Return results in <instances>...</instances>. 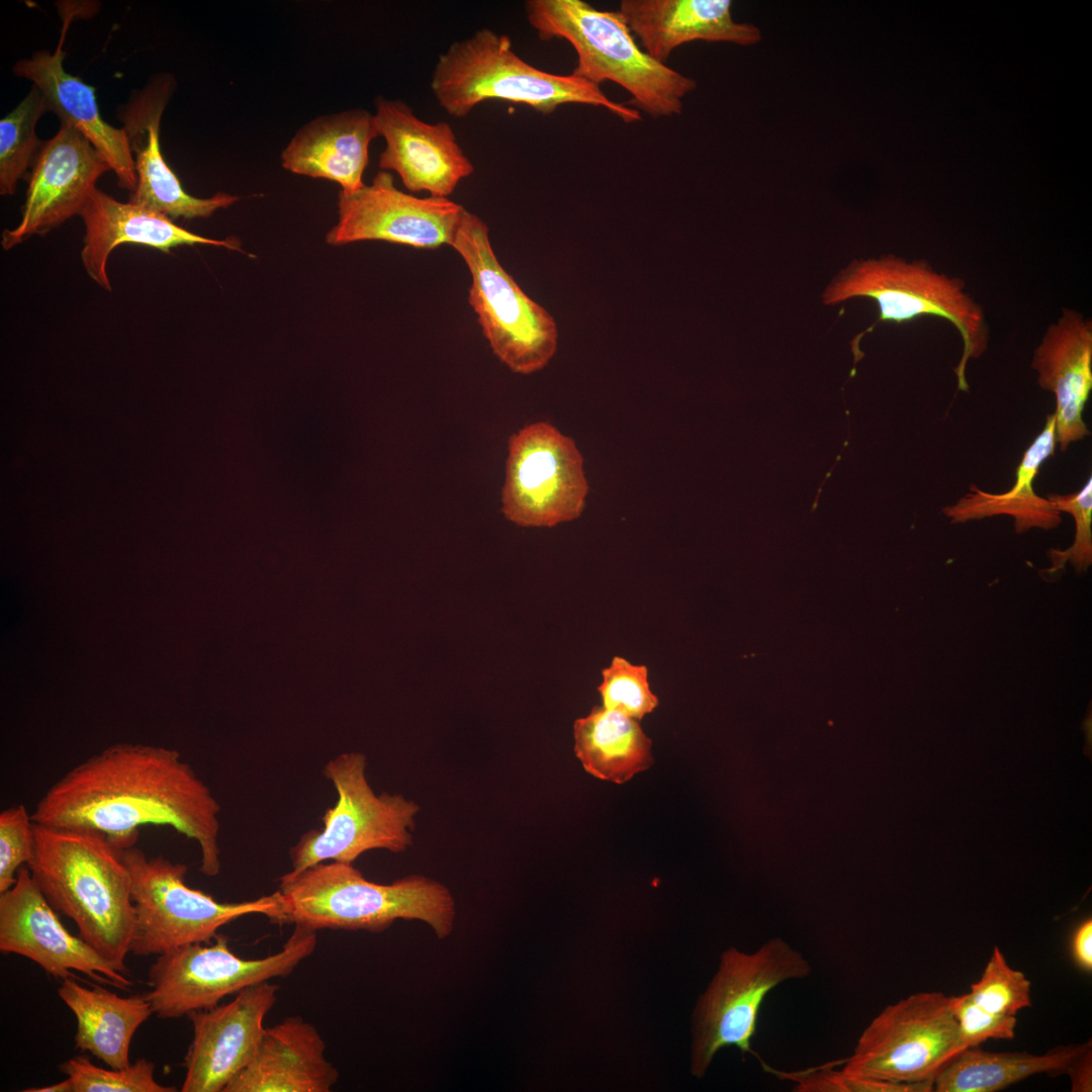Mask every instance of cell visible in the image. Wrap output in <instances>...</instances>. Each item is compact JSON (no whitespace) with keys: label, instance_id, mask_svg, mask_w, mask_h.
<instances>
[{"label":"cell","instance_id":"obj_1","mask_svg":"<svg viewBox=\"0 0 1092 1092\" xmlns=\"http://www.w3.org/2000/svg\"><path fill=\"white\" fill-rule=\"evenodd\" d=\"M219 812L209 788L176 750L118 743L67 771L31 816L49 827L99 832L121 850L134 846L141 827L169 826L197 843L200 872L215 877Z\"/></svg>","mask_w":1092,"mask_h":1092},{"label":"cell","instance_id":"obj_2","mask_svg":"<svg viewBox=\"0 0 1092 1092\" xmlns=\"http://www.w3.org/2000/svg\"><path fill=\"white\" fill-rule=\"evenodd\" d=\"M35 846L26 864L51 906L76 924L79 936L117 971L134 931L131 880L122 850L105 835L34 822Z\"/></svg>","mask_w":1092,"mask_h":1092},{"label":"cell","instance_id":"obj_3","mask_svg":"<svg viewBox=\"0 0 1092 1092\" xmlns=\"http://www.w3.org/2000/svg\"><path fill=\"white\" fill-rule=\"evenodd\" d=\"M277 924L312 930L381 932L398 919L427 923L439 939L448 937L456 919L451 891L422 875L390 884L368 881L353 863L320 862L279 879Z\"/></svg>","mask_w":1092,"mask_h":1092},{"label":"cell","instance_id":"obj_4","mask_svg":"<svg viewBox=\"0 0 1092 1092\" xmlns=\"http://www.w3.org/2000/svg\"><path fill=\"white\" fill-rule=\"evenodd\" d=\"M525 9L541 39L563 38L575 50L571 75L597 86L615 82L631 95L626 105L638 111L654 118L678 115L697 87L693 78L651 58L619 10H599L583 0H529Z\"/></svg>","mask_w":1092,"mask_h":1092},{"label":"cell","instance_id":"obj_5","mask_svg":"<svg viewBox=\"0 0 1092 1092\" xmlns=\"http://www.w3.org/2000/svg\"><path fill=\"white\" fill-rule=\"evenodd\" d=\"M431 90L439 105L456 118L495 99L525 104L543 114L563 104H587L604 107L627 123L641 120L640 111L613 101L600 86L530 65L515 53L510 36L486 27L453 42L439 56Z\"/></svg>","mask_w":1092,"mask_h":1092},{"label":"cell","instance_id":"obj_6","mask_svg":"<svg viewBox=\"0 0 1092 1092\" xmlns=\"http://www.w3.org/2000/svg\"><path fill=\"white\" fill-rule=\"evenodd\" d=\"M857 297L872 299L879 315L852 341L855 362L861 358L860 339L877 325L936 316L950 323L962 338L963 352L953 372L958 390H969L968 362L984 355L990 332L983 306L966 291L963 279L938 272L923 259L908 262L887 255L855 260L831 281L822 298L831 305Z\"/></svg>","mask_w":1092,"mask_h":1092},{"label":"cell","instance_id":"obj_7","mask_svg":"<svg viewBox=\"0 0 1092 1092\" xmlns=\"http://www.w3.org/2000/svg\"><path fill=\"white\" fill-rule=\"evenodd\" d=\"M131 880L134 931L129 952L163 954L193 944L209 943L223 925L249 914H262L276 923L278 895L256 900L219 902L185 883L187 866L163 855L148 856L131 846L122 849Z\"/></svg>","mask_w":1092,"mask_h":1092},{"label":"cell","instance_id":"obj_8","mask_svg":"<svg viewBox=\"0 0 1092 1092\" xmlns=\"http://www.w3.org/2000/svg\"><path fill=\"white\" fill-rule=\"evenodd\" d=\"M451 247L470 272L468 301L493 354L515 373L545 368L557 350L555 320L500 265L485 222L466 210Z\"/></svg>","mask_w":1092,"mask_h":1092},{"label":"cell","instance_id":"obj_9","mask_svg":"<svg viewBox=\"0 0 1092 1092\" xmlns=\"http://www.w3.org/2000/svg\"><path fill=\"white\" fill-rule=\"evenodd\" d=\"M811 973L805 956L779 936L752 952L726 949L695 1009L692 1073L704 1076L717 1052L728 1045L742 1054L751 1053L765 997L779 985L808 978Z\"/></svg>","mask_w":1092,"mask_h":1092},{"label":"cell","instance_id":"obj_10","mask_svg":"<svg viewBox=\"0 0 1092 1092\" xmlns=\"http://www.w3.org/2000/svg\"><path fill=\"white\" fill-rule=\"evenodd\" d=\"M366 765V756L360 752L342 753L326 763L324 775L335 787L338 800L325 812L323 828L307 831L291 847L289 874L329 859L353 863L372 849L400 853L413 844L420 806L399 794H375Z\"/></svg>","mask_w":1092,"mask_h":1092},{"label":"cell","instance_id":"obj_11","mask_svg":"<svg viewBox=\"0 0 1092 1092\" xmlns=\"http://www.w3.org/2000/svg\"><path fill=\"white\" fill-rule=\"evenodd\" d=\"M951 998L923 991L886 1006L862 1030L842 1070L864 1079L933 1091L938 1073L968 1049Z\"/></svg>","mask_w":1092,"mask_h":1092},{"label":"cell","instance_id":"obj_12","mask_svg":"<svg viewBox=\"0 0 1092 1092\" xmlns=\"http://www.w3.org/2000/svg\"><path fill=\"white\" fill-rule=\"evenodd\" d=\"M316 946V931L294 925L282 948L261 959L236 956L225 935L207 945L193 943L158 956L149 973L146 994L153 1014L179 1018L212 1008L226 996L274 978L290 975Z\"/></svg>","mask_w":1092,"mask_h":1092},{"label":"cell","instance_id":"obj_13","mask_svg":"<svg viewBox=\"0 0 1092 1092\" xmlns=\"http://www.w3.org/2000/svg\"><path fill=\"white\" fill-rule=\"evenodd\" d=\"M583 458L573 439L548 422L529 424L509 439L502 513L523 527H553L577 519L588 493Z\"/></svg>","mask_w":1092,"mask_h":1092},{"label":"cell","instance_id":"obj_14","mask_svg":"<svg viewBox=\"0 0 1092 1092\" xmlns=\"http://www.w3.org/2000/svg\"><path fill=\"white\" fill-rule=\"evenodd\" d=\"M466 209L448 197H418L399 190L387 171L353 193L340 192L338 222L327 243L342 246L359 241H385L437 249L452 245Z\"/></svg>","mask_w":1092,"mask_h":1092},{"label":"cell","instance_id":"obj_15","mask_svg":"<svg viewBox=\"0 0 1092 1092\" xmlns=\"http://www.w3.org/2000/svg\"><path fill=\"white\" fill-rule=\"evenodd\" d=\"M0 949L29 959L62 980L76 978V971L122 990L133 985L94 947L66 929L26 866L19 869L15 884L0 894Z\"/></svg>","mask_w":1092,"mask_h":1092},{"label":"cell","instance_id":"obj_16","mask_svg":"<svg viewBox=\"0 0 1092 1092\" xmlns=\"http://www.w3.org/2000/svg\"><path fill=\"white\" fill-rule=\"evenodd\" d=\"M111 170L104 156L72 125H60L42 142L31 166L21 218L4 230L1 245L10 250L80 215L96 181Z\"/></svg>","mask_w":1092,"mask_h":1092},{"label":"cell","instance_id":"obj_17","mask_svg":"<svg viewBox=\"0 0 1092 1092\" xmlns=\"http://www.w3.org/2000/svg\"><path fill=\"white\" fill-rule=\"evenodd\" d=\"M278 989L265 981L240 991L225 1004L187 1015L193 1039L184 1059L182 1092H223L254 1058Z\"/></svg>","mask_w":1092,"mask_h":1092},{"label":"cell","instance_id":"obj_18","mask_svg":"<svg viewBox=\"0 0 1092 1092\" xmlns=\"http://www.w3.org/2000/svg\"><path fill=\"white\" fill-rule=\"evenodd\" d=\"M375 108L378 134L385 141L379 167L394 171L408 191L448 197L473 173L448 122H426L400 100L379 97Z\"/></svg>","mask_w":1092,"mask_h":1092},{"label":"cell","instance_id":"obj_19","mask_svg":"<svg viewBox=\"0 0 1092 1092\" xmlns=\"http://www.w3.org/2000/svg\"><path fill=\"white\" fill-rule=\"evenodd\" d=\"M173 89L172 77H157L119 110L138 180L128 201L170 218L208 217L239 197L222 192L208 198L191 196L166 163L160 147V123Z\"/></svg>","mask_w":1092,"mask_h":1092},{"label":"cell","instance_id":"obj_20","mask_svg":"<svg viewBox=\"0 0 1092 1092\" xmlns=\"http://www.w3.org/2000/svg\"><path fill=\"white\" fill-rule=\"evenodd\" d=\"M1030 367L1038 386L1055 396L1056 441L1065 452L1091 434L1083 418L1092 390L1091 320L1064 307L1034 349Z\"/></svg>","mask_w":1092,"mask_h":1092},{"label":"cell","instance_id":"obj_21","mask_svg":"<svg viewBox=\"0 0 1092 1092\" xmlns=\"http://www.w3.org/2000/svg\"><path fill=\"white\" fill-rule=\"evenodd\" d=\"M69 20L64 21L62 36L54 53L36 51L30 58L17 61L13 73L31 81L44 96L48 111L54 112L62 124L72 125L82 132L104 156L118 185L132 192L138 180L124 129L104 121L97 106L95 89L64 69L63 41Z\"/></svg>","mask_w":1092,"mask_h":1092},{"label":"cell","instance_id":"obj_22","mask_svg":"<svg viewBox=\"0 0 1092 1092\" xmlns=\"http://www.w3.org/2000/svg\"><path fill=\"white\" fill-rule=\"evenodd\" d=\"M80 216L85 235L81 250L83 266L101 288L111 290L107 261L119 245L131 243L169 253L182 245H212L239 250L235 239L214 240L191 233L175 224L169 216L136 205L120 202L95 188Z\"/></svg>","mask_w":1092,"mask_h":1092},{"label":"cell","instance_id":"obj_23","mask_svg":"<svg viewBox=\"0 0 1092 1092\" xmlns=\"http://www.w3.org/2000/svg\"><path fill=\"white\" fill-rule=\"evenodd\" d=\"M730 0H623L619 12L641 48L665 64L679 46L694 40L753 46L760 29L737 22Z\"/></svg>","mask_w":1092,"mask_h":1092},{"label":"cell","instance_id":"obj_24","mask_svg":"<svg viewBox=\"0 0 1092 1092\" xmlns=\"http://www.w3.org/2000/svg\"><path fill=\"white\" fill-rule=\"evenodd\" d=\"M316 1028L299 1016L265 1028L256 1054L223 1092H329L339 1072Z\"/></svg>","mask_w":1092,"mask_h":1092},{"label":"cell","instance_id":"obj_25","mask_svg":"<svg viewBox=\"0 0 1092 1092\" xmlns=\"http://www.w3.org/2000/svg\"><path fill=\"white\" fill-rule=\"evenodd\" d=\"M376 136L375 116L365 109L320 116L303 125L282 151V167L334 181L341 192L353 193L365 185L369 145Z\"/></svg>","mask_w":1092,"mask_h":1092},{"label":"cell","instance_id":"obj_26","mask_svg":"<svg viewBox=\"0 0 1092 1092\" xmlns=\"http://www.w3.org/2000/svg\"><path fill=\"white\" fill-rule=\"evenodd\" d=\"M1057 447L1055 415L1046 416L1044 425L1023 453L1017 466L1013 485L1004 492L994 493L969 486V491L954 504L943 507L941 513L952 523L963 524L995 516L1013 519L1017 534L1031 529L1052 530L1062 523V513L1045 497L1036 493L1033 482L1042 463L1055 454Z\"/></svg>","mask_w":1092,"mask_h":1092},{"label":"cell","instance_id":"obj_27","mask_svg":"<svg viewBox=\"0 0 1092 1092\" xmlns=\"http://www.w3.org/2000/svg\"><path fill=\"white\" fill-rule=\"evenodd\" d=\"M75 979L62 980L58 989L77 1020L75 1049L109 1068H127L132 1037L153 1014L149 1000L146 995L121 997L101 987L88 988Z\"/></svg>","mask_w":1092,"mask_h":1092},{"label":"cell","instance_id":"obj_28","mask_svg":"<svg viewBox=\"0 0 1092 1092\" xmlns=\"http://www.w3.org/2000/svg\"><path fill=\"white\" fill-rule=\"evenodd\" d=\"M638 720L596 706L573 725L574 752L592 776L624 784L653 763L651 740Z\"/></svg>","mask_w":1092,"mask_h":1092},{"label":"cell","instance_id":"obj_29","mask_svg":"<svg viewBox=\"0 0 1092 1092\" xmlns=\"http://www.w3.org/2000/svg\"><path fill=\"white\" fill-rule=\"evenodd\" d=\"M1059 1046L1042 1055L991 1053L978 1046L963 1051L934 1078L935 1092H994L1037 1074H1066L1090 1043Z\"/></svg>","mask_w":1092,"mask_h":1092},{"label":"cell","instance_id":"obj_30","mask_svg":"<svg viewBox=\"0 0 1092 1092\" xmlns=\"http://www.w3.org/2000/svg\"><path fill=\"white\" fill-rule=\"evenodd\" d=\"M48 111L44 96L34 85L20 103L0 121V193L12 195L41 147L36 124Z\"/></svg>","mask_w":1092,"mask_h":1092},{"label":"cell","instance_id":"obj_31","mask_svg":"<svg viewBox=\"0 0 1092 1092\" xmlns=\"http://www.w3.org/2000/svg\"><path fill=\"white\" fill-rule=\"evenodd\" d=\"M68 1076L72 1092H175V1086L158 1083L154 1077L155 1064L139 1059L124 1069H104L95 1066L86 1056L74 1057L60 1065Z\"/></svg>","mask_w":1092,"mask_h":1092},{"label":"cell","instance_id":"obj_32","mask_svg":"<svg viewBox=\"0 0 1092 1092\" xmlns=\"http://www.w3.org/2000/svg\"><path fill=\"white\" fill-rule=\"evenodd\" d=\"M967 994L978 1006L1002 1015L1016 1016L1032 1004L1030 981L1009 966L998 946H994L981 978Z\"/></svg>","mask_w":1092,"mask_h":1092},{"label":"cell","instance_id":"obj_33","mask_svg":"<svg viewBox=\"0 0 1092 1092\" xmlns=\"http://www.w3.org/2000/svg\"><path fill=\"white\" fill-rule=\"evenodd\" d=\"M602 674L598 691L604 708L641 720L658 706L657 697L650 691L645 665L614 656Z\"/></svg>","mask_w":1092,"mask_h":1092},{"label":"cell","instance_id":"obj_34","mask_svg":"<svg viewBox=\"0 0 1092 1092\" xmlns=\"http://www.w3.org/2000/svg\"><path fill=\"white\" fill-rule=\"evenodd\" d=\"M1045 497L1058 511L1070 514L1075 521V539L1065 549H1051L1048 552L1051 561L1048 573L1063 569L1071 564L1078 572L1086 571L1092 564V478L1073 493H1049Z\"/></svg>","mask_w":1092,"mask_h":1092},{"label":"cell","instance_id":"obj_35","mask_svg":"<svg viewBox=\"0 0 1092 1092\" xmlns=\"http://www.w3.org/2000/svg\"><path fill=\"white\" fill-rule=\"evenodd\" d=\"M34 821L25 806L4 809L0 813V894L16 882L17 873L33 856Z\"/></svg>","mask_w":1092,"mask_h":1092},{"label":"cell","instance_id":"obj_36","mask_svg":"<svg viewBox=\"0 0 1092 1092\" xmlns=\"http://www.w3.org/2000/svg\"><path fill=\"white\" fill-rule=\"evenodd\" d=\"M951 1006L961 1037L968 1049L988 1039H1012L1015 1036V1015L992 1013L975 1004L967 993L952 996Z\"/></svg>","mask_w":1092,"mask_h":1092},{"label":"cell","instance_id":"obj_37","mask_svg":"<svg viewBox=\"0 0 1092 1092\" xmlns=\"http://www.w3.org/2000/svg\"><path fill=\"white\" fill-rule=\"evenodd\" d=\"M800 1092H924L919 1086L875 1081L827 1066L807 1072L786 1073Z\"/></svg>","mask_w":1092,"mask_h":1092},{"label":"cell","instance_id":"obj_38","mask_svg":"<svg viewBox=\"0 0 1092 1092\" xmlns=\"http://www.w3.org/2000/svg\"><path fill=\"white\" fill-rule=\"evenodd\" d=\"M1074 963L1084 972L1092 971V919L1086 918L1074 930L1071 940Z\"/></svg>","mask_w":1092,"mask_h":1092},{"label":"cell","instance_id":"obj_39","mask_svg":"<svg viewBox=\"0 0 1092 1092\" xmlns=\"http://www.w3.org/2000/svg\"><path fill=\"white\" fill-rule=\"evenodd\" d=\"M1066 1074L1070 1077L1073 1092L1092 1091L1091 1042L1073 1060Z\"/></svg>","mask_w":1092,"mask_h":1092},{"label":"cell","instance_id":"obj_40","mask_svg":"<svg viewBox=\"0 0 1092 1092\" xmlns=\"http://www.w3.org/2000/svg\"><path fill=\"white\" fill-rule=\"evenodd\" d=\"M22 1091L23 1092H72V1086H71V1083H70L69 1079L67 1078L64 1081L58 1082V1083L53 1084V1085L43 1086V1087H37V1088H27V1089H23Z\"/></svg>","mask_w":1092,"mask_h":1092}]
</instances>
